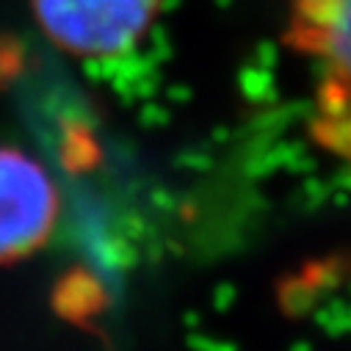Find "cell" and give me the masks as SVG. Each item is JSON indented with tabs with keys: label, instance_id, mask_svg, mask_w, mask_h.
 Returning a JSON list of instances; mask_svg holds the SVG:
<instances>
[{
	"label": "cell",
	"instance_id": "1",
	"mask_svg": "<svg viewBox=\"0 0 351 351\" xmlns=\"http://www.w3.org/2000/svg\"><path fill=\"white\" fill-rule=\"evenodd\" d=\"M282 39L310 72V138L351 163V0H291Z\"/></svg>",
	"mask_w": 351,
	"mask_h": 351
},
{
	"label": "cell",
	"instance_id": "2",
	"mask_svg": "<svg viewBox=\"0 0 351 351\" xmlns=\"http://www.w3.org/2000/svg\"><path fill=\"white\" fill-rule=\"evenodd\" d=\"M163 0H31L45 39L77 61H114L155 28Z\"/></svg>",
	"mask_w": 351,
	"mask_h": 351
},
{
	"label": "cell",
	"instance_id": "3",
	"mask_svg": "<svg viewBox=\"0 0 351 351\" xmlns=\"http://www.w3.org/2000/svg\"><path fill=\"white\" fill-rule=\"evenodd\" d=\"M61 221V191L50 169L23 147L0 144V266L42 252Z\"/></svg>",
	"mask_w": 351,
	"mask_h": 351
}]
</instances>
